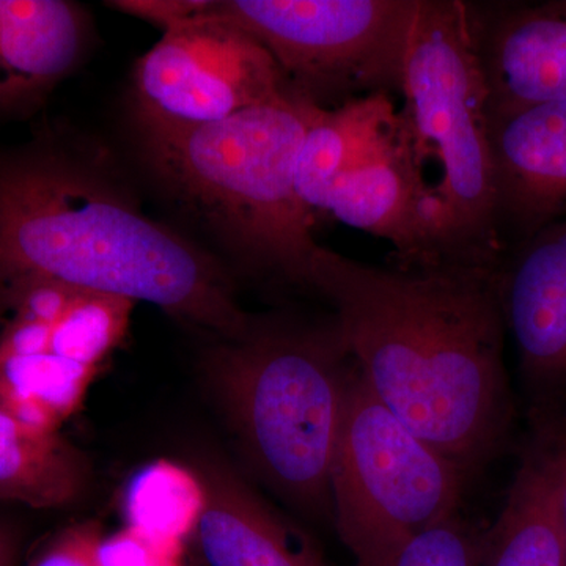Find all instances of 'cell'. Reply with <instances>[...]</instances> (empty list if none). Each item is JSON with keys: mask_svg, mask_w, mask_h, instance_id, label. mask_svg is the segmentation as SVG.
<instances>
[{"mask_svg": "<svg viewBox=\"0 0 566 566\" xmlns=\"http://www.w3.org/2000/svg\"><path fill=\"white\" fill-rule=\"evenodd\" d=\"M419 0H208L270 52L297 95L333 109L403 93Z\"/></svg>", "mask_w": 566, "mask_h": 566, "instance_id": "cell-7", "label": "cell"}, {"mask_svg": "<svg viewBox=\"0 0 566 566\" xmlns=\"http://www.w3.org/2000/svg\"><path fill=\"white\" fill-rule=\"evenodd\" d=\"M403 95L417 158L441 166L431 186L438 263L501 268L488 92L463 0H419Z\"/></svg>", "mask_w": 566, "mask_h": 566, "instance_id": "cell-5", "label": "cell"}, {"mask_svg": "<svg viewBox=\"0 0 566 566\" xmlns=\"http://www.w3.org/2000/svg\"><path fill=\"white\" fill-rule=\"evenodd\" d=\"M316 107L290 92L210 125L139 126L153 172L241 266L314 294L322 245L297 192L296 166Z\"/></svg>", "mask_w": 566, "mask_h": 566, "instance_id": "cell-3", "label": "cell"}, {"mask_svg": "<svg viewBox=\"0 0 566 566\" xmlns=\"http://www.w3.org/2000/svg\"><path fill=\"white\" fill-rule=\"evenodd\" d=\"M87 458L61 433L25 427L0 409V502L61 509L84 494Z\"/></svg>", "mask_w": 566, "mask_h": 566, "instance_id": "cell-17", "label": "cell"}, {"mask_svg": "<svg viewBox=\"0 0 566 566\" xmlns=\"http://www.w3.org/2000/svg\"><path fill=\"white\" fill-rule=\"evenodd\" d=\"M502 252L566 216V98L488 115Z\"/></svg>", "mask_w": 566, "mask_h": 566, "instance_id": "cell-10", "label": "cell"}, {"mask_svg": "<svg viewBox=\"0 0 566 566\" xmlns=\"http://www.w3.org/2000/svg\"><path fill=\"white\" fill-rule=\"evenodd\" d=\"M406 128L403 112L386 93L316 107L297 155L296 186L312 212L324 211L338 178L386 151Z\"/></svg>", "mask_w": 566, "mask_h": 566, "instance_id": "cell-15", "label": "cell"}, {"mask_svg": "<svg viewBox=\"0 0 566 566\" xmlns=\"http://www.w3.org/2000/svg\"><path fill=\"white\" fill-rule=\"evenodd\" d=\"M2 315H3V312H2V308H0V319H2Z\"/></svg>", "mask_w": 566, "mask_h": 566, "instance_id": "cell-26", "label": "cell"}, {"mask_svg": "<svg viewBox=\"0 0 566 566\" xmlns=\"http://www.w3.org/2000/svg\"><path fill=\"white\" fill-rule=\"evenodd\" d=\"M98 371L52 353L50 345L0 352V409L33 430L61 433L63 423L80 411Z\"/></svg>", "mask_w": 566, "mask_h": 566, "instance_id": "cell-18", "label": "cell"}, {"mask_svg": "<svg viewBox=\"0 0 566 566\" xmlns=\"http://www.w3.org/2000/svg\"><path fill=\"white\" fill-rule=\"evenodd\" d=\"M431 186L406 125L386 151L338 178L324 211L392 244L397 266H430L438 264Z\"/></svg>", "mask_w": 566, "mask_h": 566, "instance_id": "cell-12", "label": "cell"}, {"mask_svg": "<svg viewBox=\"0 0 566 566\" xmlns=\"http://www.w3.org/2000/svg\"><path fill=\"white\" fill-rule=\"evenodd\" d=\"M99 538L93 524L62 528L33 551L25 566H98L95 551Z\"/></svg>", "mask_w": 566, "mask_h": 566, "instance_id": "cell-23", "label": "cell"}, {"mask_svg": "<svg viewBox=\"0 0 566 566\" xmlns=\"http://www.w3.org/2000/svg\"><path fill=\"white\" fill-rule=\"evenodd\" d=\"M482 536L452 516L406 542L382 566H480Z\"/></svg>", "mask_w": 566, "mask_h": 566, "instance_id": "cell-21", "label": "cell"}, {"mask_svg": "<svg viewBox=\"0 0 566 566\" xmlns=\"http://www.w3.org/2000/svg\"><path fill=\"white\" fill-rule=\"evenodd\" d=\"M499 271L374 266L323 245L315 264L365 385L464 474L512 424Z\"/></svg>", "mask_w": 566, "mask_h": 566, "instance_id": "cell-1", "label": "cell"}, {"mask_svg": "<svg viewBox=\"0 0 566 566\" xmlns=\"http://www.w3.org/2000/svg\"><path fill=\"white\" fill-rule=\"evenodd\" d=\"M133 301L77 292L51 329L50 349L59 356L102 368L128 334Z\"/></svg>", "mask_w": 566, "mask_h": 566, "instance_id": "cell-20", "label": "cell"}, {"mask_svg": "<svg viewBox=\"0 0 566 566\" xmlns=\"http://www.w3.org/2000/svg\"><path fill=\"white\" fill-rule=\"evenodd\" d=\"M480 566H566V527L543 439L527 450L494 526L482 535Z\"/></svg>", "mask_w": 566, "mask_h": 566, "instance_id": "cell-16", "label": "cell"}, {"mask_svg": "<svg viewBox=\"0 0 566 566\" xmlns=\"http://www.w3.org/2000/svg\"><path fill=\"white\" fill-rule=\"evenodd\" d=\"M181 551V546L169 545L125 527L102 536L95 554L98 566H185Z\"/></svg>", "mask_w": 566, "mask_h": 566, "instance_id": "cell-22", "label": "cell"}, {"mask_svg": "<svg viewBox=\"0 0 566 566\" xmlns=\"http://www.w3.org/2000/svg\"><path fill=\"white\" fill-rule=\"evenodd\" d=\"M207 504L191 542L203 566H326L314 542L227 464L199 471Z\"/></svg>", "mask_w": 566, "mask_h": 566, "instance_id": "cell-13", "label": "cell"}, {"mask_svg": "<svg viewBox=\"0 0 566 566\" xmlns=\"http://www.w3.org/2000/svg\"><path fill=\"white\" fill-rule=\"evenodd\" d=\"M357 367L334 314L255 322L218 340L205 376L253 476L296 512L333 523L331 480Z\"/></svg>", "mask_w": 566, "mask_h": 566, "instance_id": "cell-4", "label": "cell"}, {"mask_svg": "<svg viewBox=\"0 0 566 566\" xmlns=\"http://www.w3.org/2000/svg\"><path fill=\"white\" fill-rule=\"evenodd\" d=\"M488 115L566 98V0L465 2Z\"/></svg>", "mask_w": 566, "mask_h": 566, "instance_id": "cell-11", "label": "cell"}, {"mask_svg": "<svg viewBox=\"0 0 566 566\" xmlns=\"http://www.w3.org/2000/svg\"><path fill=\"white\" fill-rule=\"evenodd\" d=\"M463 480L357 370L331 480L333 524L356 566H382L412 536L455 516Z\"/></svg>", "mask_w": 566, "mask_h": 566, "instance_id": "cell-6", "label": "cell"}, {"mask_svg": "<svg viewBox=\"0 0 566 566\" xmlns=\"http://www.w3.org/2000/svg\"><path fill=\"white\" fill-rule=\"evenodd\" d=\"M499 285L536 417L553 419L566 398V216L505 253Z\"/></svg>", "mask_w": 566, "mask_h": 566, "instance_id": "cell-9", "label": "cell"}, {"mask_svg": "<svg viewBox=\"0 0 566 566\" xmlns=\"http://www.w3.org/2000/svg\"><path fill=\"white\" fill-rule=\"evenodd\" d=\"M31 281L156 305L216 340L253 324L218 260L50 134L0 153V293Z\"/></svg>", "mask_w": 566, "mask_h": 566, "instance_id": "cell-2", "label": "cell"}, {"mask_svg": "<svg viewBox=\"0 0 566 566\" xmlns=\"http://www.w3.org/2000/svg\"><path fill=\"white\" fill-rule=\"evenodd\" d=\"M205 504L199 472L167 460L140 468L123 493L126 527L181 547L199 526Z\"/></svg>", "mask_w": 566, "mask_h": 566, "instance_id": "cell-19", "label": "cell"}, {"mask_svg": "<svg viewBox=\"0 0 566 566\" xmlns=\"http://www.w3.org/2000/svg\"><path fill=\"white\" fill-rule=\"evenodd\" d=\"M163 32L134 70L139 126L210 125L294 92L270 52L208 0Z\"/></svg>", "mask_w": 566, "mask_h": 566, "instance_id": "cell-8", "label": "cell"}, {"mask_svg": "<svg viewBox=\"0 0 566 566\" xmlns=\"http://www.w3.org/2000/svg\"><path fill=\"white\" fill-rule=\"evenodd\" d=\"M538 436L545 442L547 453H549L566 527V430H557L554 420H545V422H539Z\"/></svg>", "mask_w": 566, "mask_h": 566, "instance_id": "cell-24", "label": "cell"}, {"mask_svg": "<svg viewBox=\"0 0 566 566\" xmlns=\"http://www.w3.org/2000/svg\"><path fill=\"white\" fill-rule=\"evenodd\" d=\"M87 20L65 0H0V109L35 107L81 61Z\"/></svg>", "mask_w": 566, "mask_h": 566, "instance_id": "cell-14", "label": "cell"}, {"mask_svg": "<svg viewBox=\"0 0 566 566\" xmlns=\"http://www.w3.org/2000/svg\"><path fill=\"white\" fill-rule=\"evenodd\" d=\"M21 547V532L13 524L0 520V566H18Z\"/></svg>", "mask_w": 566, "mask_h": 566, "instance_id": "cell-25", "label": "cell"}]
</instances>
